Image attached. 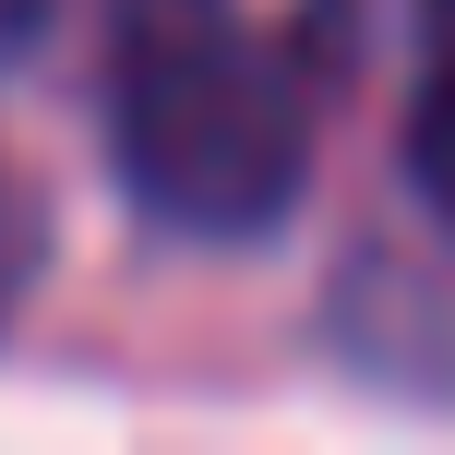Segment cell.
Here are the masks:
<instances>
[{
    "instance_id": "3957f363",
    "label": "cell",
    "mask_w": 455,
    "mask_h": 455,
    "mask_svg": "<svg viewBox=\"0 0 455 455\" xmlns=\"http://www.w3.org/2000/svg\"><path fill=\"white\" fill-rule=\"evenodd\" d=\"M36 264H48V216H36V192L0 168V323L24 312V288H36Z\"/></svg>"
},
{
    "instance_id": "5b68a950",
    "label": "cell",
    "mask_w": 455,
    "mask_h": 455,
    "mask_svg": "<svg viewBox=\"0 0 455 455\" xmlns=\"http://www.w3.org/2000/svg\"><path fill=\"white\" fill-rule=\"evenodd\" d=\"M432 12H455V0H432Z\"/></svg>"
},
{
    "instance_id": "277c9868",
    "label": "cell",
    "mask_w": 455,
    "mask_h": 455,
    "mask_svg": "<svg viewBox=\"0 0 455 455\" xmlns=\"http://www.w3.org/2000/svg\"><path fill=\"white\" fill-rule=\"evenodd\" d=\"M48 12H60V0H0V60H24V48L48 36Z\"/></svg>"
},
{
    "instance_id": "6da1fadb",
    "label": "cell",
    "mask_w": 455,
    "mask_h": 455,
    "mask_svg": "<svg viewBox=\"0 0 455 455\" xmlns=\"http://www.w3.org/2000/svg\"><path fill=\"white\" fill-rule=\"evenodd\" d=\"M108 156L156 228L264 240L312 180V96L240 0H120L108 12Z\"/></svg>"
},
{
    "instance_id": "7a4b0ae2",
    "label": "cell",
    "mask_w": 455,
    "mask_h": 455,
    "mask_svg": "<svg viewBox=\"0 0 455 455\" xmlns=\"http://www.w3.org/2000/svg\"><path fill=\"white\" fill-rule=\"evenodd\" d=\"M408 180H419V204L455 228V12H443V48H432V72H419V108H408Z\"/></svg>"
}]
</instances>
